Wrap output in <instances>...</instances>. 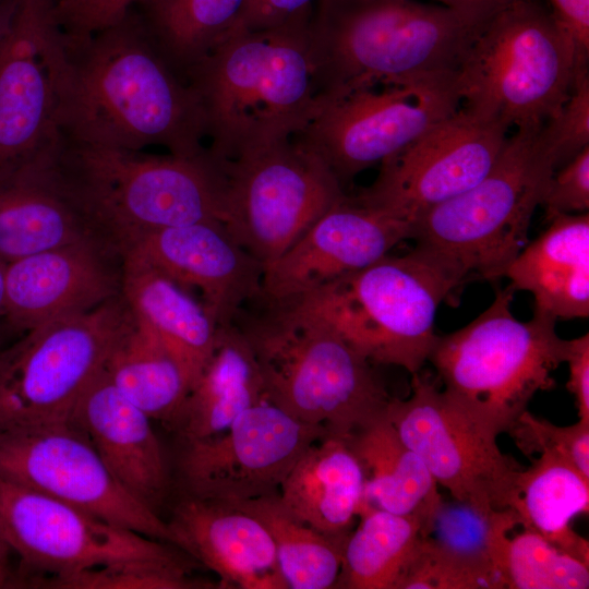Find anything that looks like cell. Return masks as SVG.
Listing matches in <instances>:
<instances>
[{
    "label": "cell",
    "instance_id": "cell-30",
    "mask_svg": "<svg viewBox=\"0 0 589 589\" xmlns=\"http://www.w3.org/2000/svg\"><path fill=\"white\" fill-rule=\"evenodd\" d=\"M509 508L524 530L589 565V543L570 527L575 516L588 513L589 480L568 461L540 454L518 473Z\"/></svg>",
    "mask_w": 589,
    "mask_h": 589
},
{
    "label": "cell",
    "instance_id": "cell-19",
    "mask_svg": "<svg viewBox=\"0 0 589 589\" xmlns=\"http://www.w3.org/2000/svg\"><path fill=\"white\" fill-rule=\"evenodd\" d=\"M123 259L99 235L7 264L4 320L15 329L92 311L121 296Z\"/></svg>",
    "mask_w": 589,
    "mask_h": 589
},
{
    "label": "cell",
    "instance_id": "cell-2",
    "mask_svg": "<svg viewBox=\"0 0 589 589\" xmlns=\"http://www.w3.org/2000/svg\"><path fill=\"white\" fill-rule=\"evenodd\" d=\"M489 20L417 0H317L310 25L316 93L324 101L455 76Z\"/></svg>",
    "mask_w": 589,
    "mask_h": 589
},
{
    "label": "cell",
    "instance_id": "cell-43",
    "mask_svg": "<svg viewBox=\"0 0 589 589\" xmlns=\"http://www.w3.org/2000/svg\"><path fill=\"white\" fill-rule=\"evenodd\" d=\"M317 0H248L237 32L275 27L314 7ZM235 34V33H233Z\"/></svg>",
    "mask_w": 589,
    "mask_h": 589
},
{
    "label": "cell",
    "instance_id": "cell-31",
    "mask_svg": "<svg viewBox=\"0 0 589 589\" xmlns=\"http://www.w3.org/2000/svg\"><path fill=\"white\" fill-rule=\"evenodd\" d=\"M248 0H140L137 12L154 45L187 74L237 31Z\"/></svg>",
    "mask_w": 589,
    "mask_h": 589
},
{
    "label": "cell",
    "instance_id": "cell-18",
    "mask_svg": "<svg viewBox=\"0 0 589 589\" xmlns=\"http://www.w3.org/2000/svg\"><path fill=\"white\" fill-rule=\"evenodd\" d=\"M61 29L53 0H19L0 46V170L37 158L56 137L53 61Z\"/></svg>",
    "mask_w": 589,
    "mask_h": 589
},
{
    "label": "cell",
    "instance_id": "cell-35",
    "mask_svg": "<svg viewBox=\"0 0 589 589\" xmlns=\"http://www.w3.org/2000/svg\"><path fill=\"white\" fill-rule=\"evenodd\" d=\"M516 526L519 519L510 508L484 513L455 498L443 500L428 537L454 555L494 570L505 579L504 548Z\"/></svg>",
    "mask_w": 589,
    "mask_h": 589
},
{
    "label": "cell",
    "instance_id": "cell-20",
    "mask_svg": "<svg viewBox=\"0 0 589 589\" xmlns=\"http://www.w3.org/2000/svg\"><path fill=\"white\" fill-rule=\"evenodd\" d=\"M410 238L406 223L346 195L264 267L261 293L272 300L304 296L371 265Z\"/></svg>",
    "mask_w": 589,
    "mask_h": 589
},
{
    "label": "cell",
    "instance_id": "cell-25",
    "mask_svg": "<svg viewBox=\"0 0 589 589\" xmlns=\"http://www.w3.org/2000/svg\"><path fill=\"white\" fill-rule=\"evenodd\" d=\"M528 242L505 276L533 296V311L557 320L589 315V215H556Z\"/></svg>",
    "mask_w": 589,
    "mask_h": 589
},
{
    "label": "cell",
    "instance_id": "cell-8",
    "mask_svg": "<svg viewBox=\"0 0 589 589\" xmlns=\"http://www.w3.org/2000/svg\"><path fill=\"white\" fill-rule=\"evenodd\" d=\"M457 286L443 266L414 248L290 299L332 325L370 362L413 375L436 342L437 309Z\"/></svg>",
    "mask_w": 589,
    "mask_h": 589
},
{
    "label": "cell",
    "instance_id": "cell-28",
    "mask_svg": "<svg viewBox=\"0 0 589 589\" xmlns=\"http://www.w3.org/2000/svg\"><path fill=\"white\" fill-rule=\"evenodd\" d=\"M364 472L345 438L312 444L280 485L284 506L300 521L329 536H347L363 504Z\"/></svg>",
    "mask_w": 589,
    "mask_h": 589
},
{
    "label": "cell",
    "instance_id": "cell-47",
    "mask_svg": "<svg viewBox=\"0 0 589 589\" xmlns=\"http://www.w3.org/2000/svg\"><path fill=\"white\" fill-rule=\"evenodd\" d=\"M17 5L19 0H0V46L11 29Z\"/></svg>",
    "mask_w": 589,
    "mask_h": 589
},
{
    "label": "cell",
    "instance_id": "cell-21",
    "mask_svg": "<svg viewBox=\"0 0 589 589\" xmlns=\"http://www.w3.org/2000/svg\"><path fill=\"white\" fill-rule=\"evenodd\" d=\"M183 288H196L218 325L262 292L264 265L244 250L218 220L147 231L120 248Z\"/></svg>",
    "mask_w": 589,
    "mask_h": 589
},
{
    "label": "cell",
    "instance_id": "cell-14",
    "mask_svg": "<svg viewBox=\"0 0 589 589\" xmlns=\"http://www.w3.org/2000/svg\"><path fill=\"white\" fill-rule=\"evenodd\" d=\"M459 107L456 75L365 87L324 100L292 139L323 160L344 188Z\"/></svg>",
    "mask_w": 589,
    "mask_h": 589
},
{
    "label": "cell",
    "instance_id": "cell-6",
    "mask_svg": "<svg viewBox=\"0 0 589 589\" xmlns=\"http://www.w3.org/2000/svg\"><path fill=\"white\" fill-rule=\"evenodd\" d=\"M555 170L542 128L517 130L478 183L416 221V249L459 285L469 276L504 277L528 243L532 215Z\"/></svg>",
    "mask_w": 589,
    "mask_h": 589
},
{
    "label": "cell",
    "instance_id": "cell-44",
    "mask_svg": "<svg viewBox=\"0 0 589 589\" xmlns=\"http://www.w3.org/2000/svg\"><path fill=\"white\" fill-rule=\"evenodd\" d=\"M567 389L574 395L579 420L589 422V334L566 340Z\"/></svg>",
    "mask_w": 589,
    "mask_h": 589
},
{
    "label": "cell",
    "instance_id": "cell-22",
    "mask_svg": "<svg viewBox=\"0 0 589 589\" xmlns=\"http://www.w3.org/2000/svg\"><path fill=\"white\" fill-rule=\"evenodd\" d=\"M166 524L172 544L217 574L223 588L288 589L271 534L250 514L182 493Z\"/></svg>",
    "mask_w": 589,
    "mask_h": 589
},
{
    "label": "cell",
    "instance_id": "cell-33",
    "mask_svg": "<svg viewBox=\"0 0 589 589\" xmlns=\"http://www.w3.org/2000/svg\"><path fill=\"white\" fill-rule=\"evenodd\" d=\"M361 522L344 545L335 588L399 589L417 549L426 537L413 517L363 505Z\"/></svg>",
    "mask_w": 589,
    "mask_h": 589
},
{
    "label": "cell",
    "instance_id": "cell-23",
    "mask_svg": "<svg viewBox=\"0 0 589 589\" xmlns=\"http://www.w3.org/2000/svg\"><path fill=\"white\" fill-rule=\"evenodd\" d=\"M151 421L103 369L79 399L71 422L86 434L119 484L159 515L171 478Z\"/></svg>",
    "mask_w": 589,
    "mask_h": 589
},
{
    "label": "cell",
    "instance_id": "cell-24",
    "mask_svg": "<svg viewBox=\"0 0 589 589\" xmlns=\"http://www.w3.org/2000/svg\"><path fill=\"white\" fill-rule=\"evenodd\" d=\"M98 235L57 176L48 148L0 170V260L5 264ZM100 236V235H99Z\"/></svg>",
    "mask_w": 589,
    "mask_h": 589
},
{
    "label": "cell",
    "instance_id": "cell-38",
    "mask_svg": "<svg viewBox=\"0 0 589 589\" xmlns=\"http://www.w3.org/2000/svg\"><path fill=\"white\" fill-rule=\"evenodd\" d=\"M507 432L526 456H558L589 480V422L558 426L525 410Z\"/></svg>",
    "mask_w": 589,
    "mask_h": 589
},
{
    "label": "cell",
    "instance_id": "cell-1",
    "mask_svg": "<svg viewBox=\"0 0 589 589\" xmlns=\"http://www.w3.org/2000/svg\"><path fill=\"white\" fill-rule=\"evenodd\" d=\"M56 128L68 140L195 156L205 121L192 87L160 55L137 12L91 33L61 29L55 48Z\"/></svg>",
    "mask_w": 589,
    "mask_h": 589
},
{
    "label": "cell",
    "instance_id": "cell-34",
    "mask_svg": "<svg viewBox=\"0 0 589 589\" xmlns=\"http://www.w3.org/2000/svg\"><path fill=\"white\" fill-rule=\"evenodd\" d=\"M223 502L250 514L266 528L288 589L335 588L348 534H325L300 521L278 493Z\"/></svg>",
    "mask_w": 589,
    "mask_h": 589
},
{
    "label": "cell",
    "instance_id": "cell-15",
    "mask_svg": "<svg viewBox=\"0 0 589 589\" xmlns=\"http://www.w3.org/2000/svg\"><path fill=\"white\" fill-rule=\"evenodd\" d=\"M508 127L464 107L385 158L374 182L356 199L406 223L478 183L497 159ZM411 239V238H410Z\"/></svg>",
    "mask_w": 589,
    "mask_h": 589
},
{
    "label": "cell",
    "instance_id": "cell-46",
    "mask_svg": "<svg viewBox=\"0 0 589 589\" xmlns=\"http://www.w3.org/2000/svg\"><path fill=\"white\" fill-rule=\"evenodd\" d=\"M11 549L0 537V587L20 588L27 587L26 580L20 572H14L10 566Z\"/></svg>",
    "mask_w": 589,
    "mask_h": 589
},
{
    "label": "cell",
    "instance_id": "cell-39",
    "mask_svg": "<svg viewBox=\"0 0 589 589\" xmlns=\"http://www.w3.org/2000/svg\"><path fill=\"white\" fill-rule=\"evenodd\" d=\"M542 134L560 169L589 146V72L575 73L569 96L542 127Z\"/></svg>",
    "mask_w": 589,
    "mask_h": 589
},
{
    "label": "cell",
    "instance_id": "cell-7",
    "mask_svg": "<svg viewBox=\"0 0 589 589\" xmlns=\"http://www.w3.org/2000/svg\"><path fill=\"white\" fill-rule=\"evenodd\" d=\"M574 47L549 8L519 0L494 14L456 73L460 106L517 130H538L573 87Z\"/></svg>",
    "mask_w": 589,
    "mask_h": 589
},
{
    "label": "cell",
    "instance_id": "cell-40",
    "mask_svg": "<svg viewBox=\"0 0 589 589\" xmlns=\"http://www.w3.org/2000/svg\"><path fill=\"white\" fill-rule=\"evenodd\" d=\"M190 577L124 568L86 569L73 575L41 580L37 587L57 589H188L201 587Z\"/></svg>",
    "mask_w": 589,
    "mask_h": 589
},
{
    "label": "cell",
    "instance_id": "cell-41",
    "mask_svg": "<svg viewBox=\"0 0 589 589\" xmlns=\"http://www.w3.org/2000/svg\"><path fill=\"white\" fill-rule=\"evenodd\" d=\"M546 219L556 215L588 213L589 146L555 170L542 199Z\"/></svg>",
    "mask_w": 589,
    "mask_h": 589
},
{
    "label": "cell",
    "instance_id": "cell-11",
    "mask_svg": "<svg viewBox=\"0 0 589 589\" xmlns=\"http://www.w3.org/2000/svg\"><path fill=\"white\" fill-rule=\"evenodd\" d=\"M0 537L21 560L27 587L86 569L124 568L189 577L176 545L94 517L0 477Z\"/></svg>",
    "mask_w": 589,
    "mask_h": 589
},
{
    "label": "cell",
    "instance_id": "cell-49",
    "mask_svg": "<svg viewBox=\"0 0 589 589\" xmlns=\"http://www.w3.org/2000/svg\"><path fill=\"white\" fill-rule=\"evenodd\" d=\"M56 3V10L57 12L65 10L70 8L71 5L75 4L80 0H53Z\"/></svg>",
    "mask_w": 589,
    "mask_h": 589
},
{
    "label": "cell",
    "instance_id": "cell-12",
    "mask_svg": "<svg viewBox=\"0 0 589 589\" xmlns=\"http://www.w3.org/2000/svg\"><path fill=\"white\" fill-rule=\"evenodd\" d=\"M216 159L224 177L221 224L264 267L346 196L324 161L292 137Z\"/></svg>",
    "mask_w": 589,
    "mask_h": 589
},
{
    "label": "cell",
    "instance_id": "cell-29",
    "mask_svg": "<svg viewBox=\"0 0 589 589\" xmlns=\"http://www.w3.org/2000/svg\"><path fill=\"white\" fill-rule=\"evenodd\" d=\"M346 442L364 472L362 506L417 518L428 537L443 497L429 469L404 443L386 412Z\"/></svg>",
    "mask_w": 589,
    "mask_h": 589
},
{
    "label": "cell",
    "instance_id": "cell-5",
    "mask_svg": "<svg viewBox=\"0 0 589 589\" xmlns=\"http://www.w3.org/2000/svg\"><path fill=\"white\" fill-rule=\"evenodd\" d=\"M48 156L93 229L119 251L151 230L221 223L224 177L208 147L195 156L152 155L77 143L57 133Z\"/></svg>",
    "mask_w": 589,
    "mask_h": 589
},
{
    "label": "cell",
    "instance_id": "cell-17",
    "mask_svg": "<svg viewBox=\"0 0 589 589\" xmlns=\"http://www.w3.org/2000/svg\"><path fill=\"white\" fill-rule=\"evenodd\" d=\"M326 435L324 428L300 422L264 399L220 434L181 443L182 493L214 501L278 493L298 459Z\"/></svg>",
    "mask_w": 589,
    "mask_h": 589
},
{
    "label": "cell",
    "instance_id": "cell-9",
    "mask_svg": "<svg viewBox=\"0 0 589 589\" xmlns=\"http://www.w3.org/2000/svg\"><path fill=\"white\" fill-rule=\"evenodd\" d=\"M514 288L495 291L490 306L462 328L437 336L429 357L445 392L507 432L539 390L554 387L566 339L556 320L534 312L529 321L510 311Z\"/></svg>",
    "mask_w": 589,
    "mask_h": 589
},
{
    "label": "cell",
    "instance_id": "cell-45",
    "mask_svg": "<svg viewBox=\"0 0 589 589\" xmlns=\"http://www.w3.org/2000/svg\"><path fill=\"white\" fill-rule=\"evenodd\" d=\"M447 8L489 20L502 9L519 0H434Z\"/></svg>",
    "mask_w": 589,
    "mask_h": 589
},
{
    "label": "cell",
    "instance_id": "cell-4",
    "mask_svg": "<svg viewBox=\"0 0 589 589\" xmlns=\"http://www.w3.org/2000/svg\"><path fill=\"white\" fill-rule=\"evenodd\" d=\"M231 323L255 356L264 399L293 419L346 440L386 412L392 398L372 362L296 301L260 293Z\"/></svg>",
    "mask_w": 589,
    "mask_h": 589
},
{
    "label": "cell",
    "instance_id": "cell-13",
    "mask_svg": "<svg viewBox=\"0 0 589 589\" xmlns=\"http://www.w3.org/2000/svg\"><path fill=\"white\" fill-rule=\"evenodd\" d=\"M411 388L409 398L390 399L386 414L437 485L484 513L509 508L522 467L500 449L501 430L419 373Z\"/></svg>",
    "mask_w": 589,
    "mask_h": 589
},
{
    "label": "cell",
    "instance_id": "cell-32",
    "mask_svg": "<svg viewBox=\"0 0 589 589\" xmlns=\"http://www.w3.org/2000/svg\"><path fill=\"white\" fill-rule=\"evenodd\" d=\"M104 370L127 399L167 429L191 388L177 358L135 320L111 350Z\"/></svg>",
    "mask_w": 589,
    "mask_h": 589
},
{
    "label": "cell",
    "instance_id": "cell-3",
    "mask_svg": "<svg viewBox=\"0 0 589 589\" xmlns=\"http://www.w3.org/2000/svg\"><path fill=\"white\" fill-rule=\"evenodd\" d=\"M313 8L275 27L232 34L187 74L216 158L291 139L322 108L310 51Z\"/></svg>",
    "mask_w": 589,
    "mask_h": 589
},
{
    "label": "cell",
    "instance_id": "cell-50",
    "mask_svg": "<svg viewBox=\"0 0 589 589\" xmlns=\"http://www.w3.org/2000/svg\"><path fill=\"white\" fill-rule=\"evenodd\" d=\"M1 588V587H0Z\"/></svg>",
    "mask_w": 589,
    "mask_h": 589
},
{
    "label": "cell",
    "instance_id": "cell-48",
    "mask_svg": "<svg viewBox=\"0 0 589 589\" xmlns=\"http://www.w3.org/2000/svg\"><path fill=\"white\" fill-rule=\"evenodd\" d=\"M7 264L0 260V318H4V288Z\"/></svg>",
    "mask_w": 589,
    "mask_h": 589
},
{
    "label": "cell",
    "instance_id": "cell-37",
    "mask_svg": "<svg viewBox=\"0 0 589 589\" xmlns=\"http://www.w3.org/2000/svg\"><path fill=\"white\" fill-rule=\"evenodd\" d=\"M496 572L472 564L446 551L431 538H422L399 589H505Z\"/></svg>",
    "mask_w": 589,
    "mask_h": 589
},
{
    "label": "cell",
    "instance_id": "cell-26",
    "mask_svg": "<svg viewBox=\"0 0 589 589\" xmlns=\"http://www.w3.org/2000/svg\"><path fill=\"white\" fill-rule=\"evenodd\" d=\"M122 259L121 294L135 322L177 358L192 387L212 357L218 324L188 289L133 255Z\"/></svg>",
    "mask_w": 589,
    "mask_h": 589
},
{
    "label": "cell",
    "instance_id": "cell-36",
    "mask_svg": "<svg viewBox=\"0 0 589 589\" xmlns=\"http://www.w3.org/2000/svg\"><path fill=\"white\" fill-rule=\"evenodd\" d=\"M588 567L528 530L507 539L502 562L507 589H587Z\"/></svg>",
    "mask_w": 589,
    "mask_h": 589
},
{
    "label": "cell",
    "instance_id": "cell-16",
    "mask_svg": "<svg viewBox=\"0 0 589 589\" xmlns=\"http://www.w3.org/2000/svg\"><path fill=\"white\" fill-rule=\"evenodd\" d=\"M0 477L172 544L166 521L119 484L72 422L0 431Z\"/></svg>",
    "mask_w": 589,
    "mask_h": 589
},
{
    "label": "cell",
    "instance_id": "cell-42",
    "mask_svg": "<svg viewBox=\"0 0 589 589\" xmlns=\"http://www.w3.org/2000/svg\"><path fill=\"white\" fill-rule=\"evenodd\" d=\"M570 40L576 57V71L588 68L589 60V0H543ZM575 71V72H576Z\"/></svg>",
    "mask_w": 589,
    "mask_h": 589
},
{
    "label": "cell",
    "instance_id": "cell-27",
    "mask_svg": "<svg viewBox=\"0 0 589 589\" xmlns=\"http://www.w3.org/2000/svg\"><path fill=\"white\" fill-rule=\"evenodd\" d=\"M264 400L255 356L232 323L218 325L214 351L168 426L181 443L215 436Z\"/></svg>",
    "mask_w": 589,
    "mask_h": 589
},
{
    "label": "cell",
    "instance_id": "cell-10",
    "mask_svg": "<svg viewBox=\"0 0 589 589\" xmlns=\"http://www.w3.org/2000/svg\"><path fill=\"white\" fill-rule=\"evenodd\" d=\"M133 324L121 294L24 332L0 351V431L71 423L82 394Z\"/></svg>",
    "mask_w": 589,
    "mask_h": 589
}]
</instances>
